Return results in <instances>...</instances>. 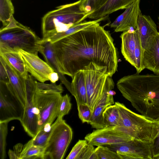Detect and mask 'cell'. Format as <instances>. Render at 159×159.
<instances>
[{"label": "cell", "instance_id": "cell-1", "mask_svg": "<svg viewBox=\"0 0 159 159\" xmlns=\"http://www.w3.org/2000/svg\"><path fill=\"white\" fill-rule=\"evenodd\" d=\"M60 72L72 79L92 62L107 66L110 76L117 70V50L109 32L98 22L52 43Z\"/></svg>", "mask_w": 159, "mask_h": 159}, {"label": "cell", "instance_id": "cell-2", "mask_svg": "<svg viewBox=\"0 0 159 159\" xmlns=\"http://www.w3.org/2000/svg\"><path fill=\"white\" fill-rule=\"evenodd\" d=\"M118 89L141 114L159 120V75L135 74L117 82Z\"/></svg>", "mask_w": 159, "mask_h": 159}, {"label": "cell", "instance_id": "cell-3", "mask_svg": "<svg viewBox=\"0 0 159 159\" xmlns=\"http://www.w3.org/2000/svg\"><path fill=\"white\" fill-rule=\"evenodd\" d=\"M82 0L59 6L43 17L42 43L55 34L64 31L88 17L91 13L84 8Z\"/></svg>", "mask_w": 159, "mask_h": 159}, {"label": "cell", "instance_id": "cell-4", "mask_svg": "<svg viewBox=\"0 0 159 159\" xmlns=\"http://www.w3.org/2000/svg\"><path fill=\"white\" fill-rule=\"evenodd\" d=\"M41 39L30 28L19 22L13 16L0 30V55L18 52L19 49L38 55Z\"/></svg>", "mask_w": 159, "mask_h": 159}, {"label": "cell", "instance_id": "cell-5", "mask_svg": "<svg viewBox=\"0 0 159 159\" xmlns=\"http://www.w3.org/2000/svg\"><path fill=\"white\" fill-rule=\"evenodd\" d=\"M63 91L61 84L57 85L37 81L34 101L39 116V131L50 129L57 117Z\"/></svg>", "mask_w": 159, "mask_h": 159}, {"label": "cell", "instance_id": "cell-6", "mask_svg": "<svg viewBox=\"0 0 159 159\" xmlns=\"http://www.w3.org/2000/svg\"><path fill=\"white\" fill-rule=\"evenodd\" d=\"M120 117L116 126L120 130L133 139L152 142L159 132V120L135 113L123 103L116 102Z\"/></svg>", "mask_w": 159, "mask_h": 159}, {"label": "cell", "instance_id": "cell-7", "mask_svg": "<svg viewBox=\"0 0 159 159\" xmlns=\"http://www.w3.org/2000/svg\"><path fill=\"white\" fill-rule=\"evenodd\" d=\"M51 129V132L44 149L43 159H63L72 139V129L63 117H57Z\"/></svg>", "mask_w": 159, "mask_h": 159}, {"label": "cell", "instance_id": "cell-8", "mask_svg": "<svg viewBox=\"0 0 159 159\" xmlns=\"http://www.w3.org/2000/svg\"><path fill=\"white\" fill-rule=\"evenodd\" d=\"M85 79L88 105L93 111L105 90V84L109 76L107 66H100L92 62L82 70Z\"/></svg>", "mask_w": 159, "mask_h": 159}, {"label": "cell", "instance_id": "cell-9", "mask_svg": "<svg viewBox=\"0 0 159 159\" xmlns=\"http://www.w3.org/2000/svg\"><path fill=\"white\" fill-rule=\"evenodd\" d=\"M24 107L15 94L5 85L0 84V122L20 121Z\"/></svg>", "mask_w": 159, "mask_h": 159}, {"label": "cell", "instance_id": "cell-10", "mask_svg": "<svg viewBox=\"0 0 159 159\" xmlns=\"http://www.w3.org/2000/svg\"><path fill=\"white\" fill-rule=\"evenodd\" d=\"M152 142L134 139L119 144L107 146L116 152L121 159H153Z\"/></svg>", "mask_w": 159, "mask_h": 159}, {"label": "cell", "instance_id": "cell-11", "mask_svg": "<svg viewBox=\"0 0 159 159\" xmlns=\"http://www.w3.org/2000/svg\"><path fill=\"white\" fill-rule=\"evenodd\" d=\"M134 139L116 126L96 129L85 137L88 144L97 146L119 144Z\"/></svg>", "mask_w": 159, "mask_h": 159}, {"label": "cell", "instance_id": "cell-12", "mask_svg": "<svg viewBox=\"0 0 159 159\" xmlns=\"http://www.w3.org/2000/svg\"><path fill=\"white\" fill-rule=\"evenodd\" d=\"M35 90L36 89L33 87H29L26 89L24 113L20 121L25 131L32 138L35 137L39 131V116L34 101Z\"/></svg>", "mask_w": 159, "mask_h": 159}, {"label": "cell", "instance_id": "cell-13", "mask_svg": "<svg viewBox=\"0 0 159 159\" xmlns=\"http://www.w3.org/2000/svg\"><path fill=\"white\" fill-rule=\"evenodd\" d=\"M18 52L22 57L28 72L40 82L44 83L49 80L51 73L54 71L46 62L38 56L21 49Z\"/></svg>", "mask_w": 159, "mask_h": 159}, {"label": "cell", "instance_id": "cell-14", "mask_svg": "<svg viewBox=\"0 0 159 159\" xmlns=\"http://www.w3.org/2000/svg\"><path fill=\"white\" fill-rule=\"evenodd\" d=\"M114 87V83L112 77H107L105 91L92 112V118L89 124L92 128L96 129L105 127L104 123L103 112L106 108L114 103L112 90Z\"/></svg>", "mask_w": 159, "mask_h": 159}, {"label": "cell", "instance_id": "cell-15", "mask_svg": "<svg viewBox=\"0 0 159 159\" xmlns=\"http://www.w3.org/2000/svg\"><path fill=\"white\" fill-rule=\"evenodd\" d=\"M140 0H136L125 9L110 25L116 32H124L137 28L138 18L141 11L139 4Z\"/></svg>", "mask_w": 159, "mask_h": 159}, {"label": "cell", "instance_id": "cell-16", "mask_svg": "<svg viewBox=\"0 0 159 159\" xmlns=\"http://www.w3.org/2000/svg\"><path fill=\"white\" fill-rule=\"evenodd\" d=\"M0 61L5 66L9 78V84L6 86L15 94L24 107L26 95V79L1 56H0Z\"/></svg>", "mask_w": 159, "mask_h": 159}, {"label": "cell", "instance_id": "cell-17", "mask_svg": "<svg viewBox=\"0 0 159 159\" xmlns=\"http://www.w3.org/2000/svg\"><path fill=\"white\" fill-rule=\"evenodd\" d=\"M143 63L144 69L159 75V32L150 40L143 50Z\"/></svg>", "mask_w": 159, "mask_h": 159}, {"label": "cell", "instance_id": "cell-18", "mask_svg": "<svg viewBox=\"0 0 159 159\" xmlns=\"http://www.w3.org/2000/svg\"><path fill=\"white\" fill-rule=\"evenodd\" d=\"M121 50L124 57L133 66H134V53L138 44L141 43L138 30L130 29L121 34Z\"/></svg>", "mask_w": 159, "mask_h": 159}, {"label": "cell", "instance_id": "cell-19", "mask_svg": "<svg viewBox=\"0 0 159 159\" xmlns=\"http://www.w3.org/2000/svg\"><path fill=\"white\" fill-rule=\"evenodd\" d=\"M143 50L150 40L158 33L157 25L149 16L140 13L138 19L137 27Z\"/></svg>", "mask_w": 159, "mask_h": 159}, {"label": "cell", "instance_id": "cell-20", "mask_svg": "<svg viewBox=\"0 0 159 159\" xmlns=\"http://www.w3.org/2000/svg\"><path fill=\"white\" fill-rule=\"evenodd\" d=\"M43 56L46 62L58 75L61 82L70 92L72 93L71 83L66 78L64 75L60 71L59 68L54 52L52 43L47 41L42 43L39 52Z\"/></svg>", "mask_w": 159, "mask_h": 159}, {"label": "cell", "instance_id": "cell-21", "mask_svg": "<svg viewBox=\"0 0 159 159\" xmlns=\"http://www.w3.org/2000/svg\"><path fill=\"white\" fill-rule=\"evenodd\" d=\"M136 0H108L102 6L93 12L88 18L97 20L120 9H126Z\"/></svg>", "mask_w": 159, "mask_h": 159}, {"label": "cell", "instance_id": "cell-22", "mask_svg": "<svg viewBox=\"0 0 159 159\" xmlns=\"http://www.w3.org/2000/svg\"><path fill=\"white\" fill-rule=\"evenodd\" d=\"M72 93L77 106L88 104V98L83 72L81 70L77 72L72 79L71 83Z\"/></svg>", "mask_w": 159, "mask_h": 159}, {"label": "cell", "instance_id": "cell-23", "mask_svg": "<svg viewBox=\"0 0 159 159\" xmlns=\"http://www.w3.org/2000/svg\"><path fill=\"white\" fill-rule=\"evenodd\" d=\"M106 17L107 16L92 21H82L73 25L66 30L55 34L49 38L46 42H50L53 43L78 31L89 27L97 23L102 21L105 19Z\"/></svg>", "mask_w": 159, "mask_h": 159}, {"label": "cell", "instance_id": "cell-24", "mask_svg": "<svg viewBox=\"0 0 159 159\" xmlns=\"http://www.w3.org/2000/svg\"><path fill=\"white\" fill-rule=\"evenodd\" d=\"M0 56L5 58L24 79H27L29 75L23 59L18 52H6Z\"/></svg>", "mask_w": 159, "mask_h": 159}, {"label": "cell", "instance_id": "cell-25", "mask_svg": "<svg viewBox=\"0 0 159 159\" xmlns=\"http://www.w3.org/2000/svg\"><path fill=\"white\" fill-rule=\"evenodd\" d=\"M44 148L34 146L29 141L23 147L20 159H43Z\"/></svg>", "mask_w": 159, "mask_h": 159}, {"label": "cell", "instance_id": "cell-26", "mask_svg": "<svg viewBox=\"0 0 159 159\" xmlns=\"http://www.w3.org/2000/svg\"><path fill=\"white\" fill-rule=\"evenodd\" d=\"M14 12L11 0H0V20L2 27L7 25L10 22Z\"/></svg>", "mask_w": 159, "mask_h": 159}, {"label": "cell", "instance_id": "cell-27", "mask_svg": "<svg viewBox=\"0 0 159 159\" xmlns=\"http://www.w3.org/2000/svg\"><path fill=\"white\" fill-rule=\"evenodd\" d=\"M103 115L105 127L118 125L120 115L118 108L115 104L107 107L104 111Z\"/></svg>", "mask_w": 159, "mask_h": 159}, {"label": "cell", "instance_id": "cell-28", "mask_svg": "<svg viewBox=\"0 0 159 159\" xmlns=\"http://www.w3.org/2000/svg\"><path fill=\"white\" fill-rule=\"evenodd\" d=\"M51 132V129L49 130H46L43 129L29 141L33 145L45 149Z\"/></svg>", "mask_w": 159, "mask_h": 159}, {"label": "cell", "instance_id": "cell-29", "mask_svg": "<svg viewBox=\"0 0 159 159\" xmlns=\"http://www.w3.org/2000/svg\"><path fill=\"white\" fill-rule=\"evenodd\" d=\"M98 159H121L119 155L107 146H98L95 148Z\"/></svg>", "mask_w": 159, "mask_h": 159}, {"label": "cell", "instance_id": "cell-30", "mask_svg": "<svg viewBox=\"0 0 159 159\" xmlns=\"http://www.w3.org/2000/svg\"><path fill=\"white\" fill-rule=\"evenodd\" d=\"M8 122H0V159H4L6 157V138L8 132Z\"/></svg>", "mask_w": 159, "mask_h": 159}, {"label": "cell", "instance_id": "cell-31", "mask_svg": "<svg viewBox=\"0 0 159 159\" xmlns=\"http://www.w3.org/2000/svg\"><path fill=\"white\" fill-rule=\"evenodd\" d=\"M88 143L85 139L79 140L73 147L66 159H80Z\"/></svg>", "mask_w": 159, "mask_h": 159}, {"label": "cell", "instance_id": "cell-32", "mask_svg": "<svg viewBox=\"0 0 159 159\" xmlns=\"http://www.w3.org/2000/svg\"><path fill=\"white\" fill-rule=\"evenodd\" d=\"M79 118L82 123L89 124L91 120L92 112L88 104H82L77 106Z\"/></svg>", "mask_w": 159, "mask_h": 159}, {"label": "cell", "instance_id": "cell-33", "mask_svg": "<svg viewBox=\"0 0 159 159\" xmlns=\"http://www.w3.org/2000/svg\"><path fill=\"white\" fill-rule=\"evenodd\" d=\"M70 98L66 94L62 96L60 102L57 117H63L67 115L71 108Z\"/></svg>", "mask_w": 159, "mask_h": 159}, {"label": "cell", "instance_id": "cell-34", "mask_svg": "<svg viewBox=\"0 0 159 159\" xmlns=\"http://www.w3.org/2000/svg\"><path fill=\"white\" fill-rule=\"evenodd\" d=\"M108 0H82V4L84 8L91 14L102 6Z\"/></svg>", "mask_w": 159, "mask_h": 159}, {"label": "cell", "instance_id": "cell-35", "mask_svg": "<svg viewBox=\"0 0 159 159\" xmlns=\"http://www.w3.org/2000/svg\"><path fill=\"white\" fill-rule=\"evenodd\" d=\"M80 159H98L94 146L88 144Z\"/></svg>", "mask_w": 159, "mask_h": 159}, {"label": "cell", "instance_id": "cell-36", "mask_svg": "<svg viewBox=\"0 0 159 159\" xmlns=\"http://www.w3.org/2000/svg\"><path fill=\"white\" fill-rule=\"evenodd\" d=\"M0 83L6 86H7L9 84V80L7 72L5 66L1 62L0 63Z\"/></svg>", "mask_w": 159, "mask_h": 159}, {"label": "cell", "instance_id": "cell-37", "mask_svg": "<svg viewBox=\"0 0 159 159\" xmlns=\"http://www.w3.org/2000/svg\"><path fill=\"white\" fill-rule=\"evenodd\" d=\"M22 148V144L19 143L14 146L13 151L10 149L8 152L10 158L20 159Z\"/></svg>", "mask_w": 159, "mask_h": 159}, {"label": "cell", "instance_id": "cell-38", "mask_svg": "<svg viewBox=\"0 0 159 159\" xmlns=\"http://www.w3.org/2000/svg\"><path fill=\"white\" fill-rule=\"evenodd\" d=\"M152 149L153 159H159V132L152 142Z\"/></svg>", "mask_w": 159, "mask_h": 159}, {"label": "cell", "instance_id": "cell-39", "mask_svg": "<svg viewBox=\"0 0 159 159\" xmlns=\"http://www.w3.org/2000/svg\"><path fill=\"white\" fill-rule=\"evenodd\" d=\"M49 80L52 83H55L59 79L58 74L55 71L51 73L48 77Z\"/></svg>", "mask_w": 159, "mask_h": 159}, {"label": "cell", "instance_id": "cell-40", "mask_svg": "<svg viewBox=\"0 0 159 159\" xmlns=\"http://www.w3.org/2000/svg\"><path fill=\"white\" fill-rule=\"evenodd\" d=\"M158 27H159V17H158Z\"/></svg>", "mask_w": 159, "mask_h": 159}]
</instances>
